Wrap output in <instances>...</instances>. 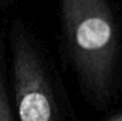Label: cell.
<instances>
[{
  "label": "cell",
  "mask_w": 122,
  "mask_h": 121,
  "mask_svg": "<svg viewBox=\"0 0 122 121\" xmlns=\"http://www.w3.org/2000/svg\"><path fill=\"white\" fill-rule=\"evenodd\" d=\"M62 40L82 90L104 104L111 94L118 36L107 0H60Z\"/></svg>",
  "instance_id": "1"
},
{
  "label": "cell",
  "mask_w": 122,
  "mask_h": 121,
  "mask_svg": "<svg viewBox=\"0 0 122 121\" xmlns=\"http://www.w3.org/2000/svg\"><path fill=\"white\" fill-rule=\"evenodd\" d=\"M11 73L20 121H62L53 77L26 27H11Z\"/></svg>",
  "instance_id": "2"
},
{
  "label": "cell",
  "mask_w": 122,
  "mask_h": 121,
  "mask_svg": "<svg viewBox=\"0 0 122 121\" xmlns=\"http://www.w3.org/2000/svg\"><path fill=\"white\" fill-rule=\"evenodd\" d=\"M0 121H14L13 116H11V111H10L9 98H7V94H6L1 71H0Z\"/></svg>",
  "instance_id": "3"
},
{
  "label": "cell",
  "mask_w": 122,
  "mask_h": 121,
  "mask_svg": "<svg viewBox=\"0 0 122 121\" xmlns=\"http://www.w3.org/2000/svg\"><path fill=\"white\" fill-rule=\"evenodd\" d=\"M10 1H13V0H0V3H10Z\"/></svg>",
  "instance_id": "4"
}]
</instances>
